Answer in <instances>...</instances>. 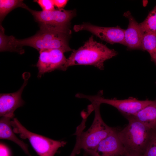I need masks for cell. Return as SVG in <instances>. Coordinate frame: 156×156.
<instances>
[{"mask_svg":"<svg viewBox=\"0 0 156 156\" xmlns=\"http://www.w3.org/2000/svg\"><path fill=\"white\" fill-rule=\"evenodd\" d=\"M40 29L34 35L25 39H18L9 36V47L10 52L22 54L24 46L33 47L39 51L47 49H57L64 53L72 51L68 44L71 31L69 27L40 26Z\"/></svg>","mask_w":156,"mask_h":156,"instance_id":"6da1fadb","label":"cell"},{"mask_svg":"<svg viewBox=\"0 0 156 156\" xmlns=\"http://www.w3.org/2000/svg\"><path fill=\"white\" fill-rule=\"evenodd\" d=\"M117 52L94 40L91 36L84 44L76 50H73L67 58L62 71L70 66L77 65L92 66L100 70L104 69V62L116 56Z\"/></svg>","mask_w":156,"mask_h":156,"instance_id":"7a4b0ae2","label":"cell"},{"mask_svg":"<svg viewBox=\"0 0 156 156\" xmlns=\"http://www.w3.org/2000/svg\"><path fill=\"white\" fill-rule=\"evenodd\" d=\"M100 105L91 103V107L95 112L94 118L91 125L87 131H83L86 120L83 119L75 133V135H78L79 138L80 148L84 150L86 155L110 134L113 129L103 120L100 111Z\"/></svg>","mask_w":156,"mask_h":156,"instance_id":"3957f363","label":"cell"},{"mask_svg":"<svg viewBox=\"0 0 156 156\" xmlns=\"http://www.w3.org/2000/svg\"><path fill=\"white\" fill-rule=\"evenodd\" d=\"M127 119L129 121L127 126L120 130L118 129L119 139L127 151L143 155L154 130L132 118Z\"/></svg>","mask_w":156,"mask_h":156,"instance_id":"277c9868","label":"cell"},{"mask_svg":"<svg viewBox=\"0 0 156 156\" xmlns=\"http://www.w3.org/2000/svg\"><path fill=\"white\" fill-rule=\"evenodd\" d=\"M13 131L23 139L28 140L39 156H54L58 149L64 146L66 142L54 140L27 130L16 118L11 121Z\"/></svg>","mask_w":156,"mask_h":156,"instance_id":"5b68a950","label":"cell"},{"mask_svg":"<svg viewBox=\"0 0 156 156\" xmlns=\"http://www.w3.org/2000/svg\"><path fill=\"white\" fill-rule=\"evenodd\" d=\"M103 92L99 91L94 95H88L78 93L76 97L88 99L91 103L100 104L105 103L111 105L117 109L126 118L131 116L149 104L152 100H140L136 98L131 97L128 99L118 100L105 98L102 96Z\"/></svg>","mask_w":156,"mask_h":156,"instance_id":"8992f818","label":"cell"},{"mask_svg":"<svg viewBox=\"0 0 156 156\" xmlns=\"http://www.w3.org/2000/svg\"><path fill=\"white\" fill-rule=\"evenodd\" d=\"M26 10L31 13L39 26L47 27H69L70 21L76 13L75 10L64 9L49 11H38L28 7Z\"/></svg>","mask_w":156,"mask_h":156,"instance_id":"52a82bcc","label":"cell"},{"mask_svg":"<svg viewBox=\"0 0 156 156\" xmlns=\"http://www.w3.org/2000/svg\"><path fill=\"white\" fill-rule=\"evenodd\" d=\"M73 30L75 32L82 30L88 31L101 39L112 44L119 43L125 46V30L119 26L103 27L92 25L89 23L75 25Z\"/></svg>","mask_w":156,"mask_h":156,"instance_id":"ba28073f","label":"cell"},{"mask_svg":"<svg viewBox=\"0 0 156 156\" xmlns=\"http://www.w3.org/2000/svg\"><path fill=\"white\" fill-rule=\"evenodd\" d=\"M39 52V56L36 65L38 70V78L47 72L56 70H62L67 59L63 51L57 49H47L42 50Z\"/></svg>","mask_w":156,"mask_h":156,"instance_id":"9c48e42d","label":"cell"},{"mask_svg":"<svg viewBox=\"0 0 156 156\" xmlns=\"http://www.w3.org/2000/svg\"><path fill=\"white\" fill-rule=\"evenodd\" d=\"M127 151L118 135V129L113 127L110 134L88 154L91 156H123Z\"/></svg>","mask_w":156,"mask_h":156,"instance_id":"30bf717a","label":"cell"},{"mask_svg":"<svg viewBox=\"0 0 156 156\" xmlns=\"http://www.w3.org/2000/svg\"><path fill=\"white\" fill-rule=\"evenodd\" d=\"M24 82L20 89L15 92L0 95V116L13 118L14 112L18 108L22 106L24 101L22 99L21 94L25 86L26 85L30 75L28 73L23 75Z\"/></svg>","mask_w":156,"mask_h":156,"instance_id":"8fae6325","label":"cell"},{"mask_svg":"<svg viewBox=\"0 0 156 156\" xmlns=\"http://www.w3.org/2000/svg\"><path fill=\"white\" fill-rule=\"evenodd\" d=\"M123 15L127 18L129 21L128 27L125 32V46L129 50H142V43L144 33L139 23L135 20L129 11L125 12Z\"/></svg>","mask_w":156,"mask_h":156,"instance_id":"7c38bea8","label":"cell"},{"mask_svg":"<svg viewBox=\"0 0 156 156\" xmlns=\"http://www.w3.org/2000/svg\"><path fill=\"white\" fill-rule=\"evenodd\" d=\"M129 117L139 121L152 129L156 130V99L137 113Z\"/></svg>","mask_w":156,"mask_h":156,"instance_id":"4fadbf2b","label":"cell"},{"mask_svg":"<svg viewBox=\"0 0 156 156\" xmlns=\"http://www.w3.org/2000/svg\"><path fill=\"white\" fill-rule=\"evenodd\" d=\"M11 119L1 117L0 119V138L8 140L18 145L28 156H31L28 149L27 145L18 139L16 135L12 128Z\"/></svg>","mask_w":156,"mask_h":156,"instance_id":"5bb4252c","label":"cell"},{"mask_svg":"<svg viewBox=\"0 0 156 156\" xmlns=\"http://www.w3.org/2000/svg\"><path fill=\"white\" fill-rule=\"evenodd\" d=\"M142 46V50L149 53L151 61L156 65V34L144 33Z\"/></svg>","mask_w":156,"mask_h":156,"instance_id":"9a60e30c","label":"cell"},{"mask_svg":"<svg viewBox=\"0 0 156 156\" xmlns=\"http://www.w3.org/2000/svg\"><path fill=\"white\" fill-rule=\"evenodd\" d=\"M28 6L21 0H0V25L6 16L11 11L18 7L26 9Z\"/></svg>","mask_w":156,"mask_h":156,"instance_id":"2e32d148","label":"cell"},{"mask_svg":"<svg viewBox=\"0 0 156 156\" xmlns=\"http://www.w3.org/2000/svg\"><path fill=\"white\" fill-rule=\"evenodd\" d=\"M139 24L144 33L156 34V4Z\"/></svg>","mask_w":156,"mask_h":156,"instance_id":"e0dca14e","label":"cell"},{"mask_svg":"<svg viewBox=\"0 0 156 156\" xmlns=\"http://www.w3.org/2000/svg\"><path fill=\"white\" fill-rule=\"evenodd\" d=\"M142 156H156V130L153 131L146 151Z\"/></svg>","mask_w":156,"mask_h":156,"instance_id":"ac0fdd59","label":"cell"},{"mask_svg":"<svg viewBox=\"0 0 156 156\" xmlns=\"http://www.w3.org/2000/svg\"><path fill=\"white\" fill-rule=\"evenodd\" d=\"M33 1L39 5L42 9V11H49L55 10L53 0H36Z\"/></svg>","mask_w":156,"mask_h":156,"instance_id":"d6986e66","label":"cell"},{"mask_svg":"<svg viewBox=\"0 0 156 156\" xmlns=\"http://www.w3.org/2000/svg\"><path fill=\"white\" fill-rule=\"evenodd\" d=\"M54 6L58 9H62L65 6L68 1L67 0H53Z\"/></svg>","mask_w":156,"mask_h":156,"instance_id":"ffe728a7","label":"cell"},{"mask_svg":"<svg viewBox=\"0 0 156 156\" xmlns=\"http://www.w3.org/2000/svg\"><path fill=\"white\" fill-rule=\"evenodd\" d=\"M81 150L79 142L78 139H76L75 146L69 156H76L77 154L80 153Z\"/></svg>","mask_w":156,"mask_h":156,"instance_id":"44dd1931","label":"cell"},{"mask_svg":"<svg viewBox=\"0 0 156 156\" xmlns=\"http://www.w3.org/2000/svg\"><path fill=\"white\" fill-rule=\"evenodd\" d=\"M10 152L8 148L5 145L0 144V156H10Z\"/></svg>","mask_w":156,"mask_h":156,"instance_id":"7402d4cb","label":"cell"},{"mask_svg":"<svg viewBox=\"0 0 156 156\" xmlns=\"http://www.w3.org/2000/svg\"><path fill=\"white\" fill-rule=\"evenodd\" d=\"M142 155L134 152L127 151L123 156H142Z\"/></svg>","mask_w":156,"mask_h":156,"instance_id":"603a6c76","label":"cell"},{"mask_svg":"<svg viewBox=\"0 0 156 156\" xmlns=\"http://www.w3.org/2000/svg\"><path fill=\"white\" fill-rule=\"evenodd\" d=\"M155 83H156V82H155Z\"/></svg>","mask_w":156,"mask_h":156,"instance_id":"cb8c5ba5","label":"cell"}]
</instances>
